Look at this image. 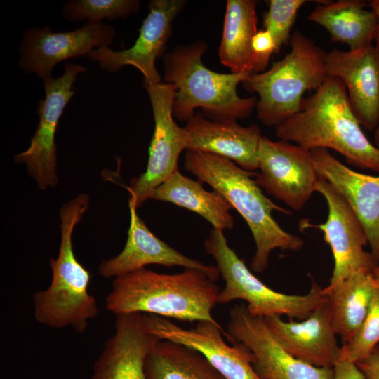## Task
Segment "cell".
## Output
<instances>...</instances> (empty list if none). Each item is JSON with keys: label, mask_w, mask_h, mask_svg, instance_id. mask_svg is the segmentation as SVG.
<instances>
[{"label": "cell", "mask_w": 379, "mask_h": 379, "mask_svg": "<svg viewBox=\"0 0 379 379\" xmlns=\"http://www.w3.org/2000/svg\"><path fill=\"white\" fill-rule=\"evenodd\" d=\"M275 128V135L312 150L333 149L347 162L379 172V149L364 133L352 109L344 84L327 76L300 110Z\"/></svg>", "instance_id": "1"}, {"label": "cell", "mask_w": 379, "mask_h": 379, "mask_svg": "<svg viewBox=\"0 0 379 379\" xmlns=\"http://www.w3.org/2000/svg\"><path fill=\"white\" fill-rule=\"evenodd\" d=\"M185 168L201 183H207L220 193L243 217L255 243V253L251 262L258 273L267 267L270 254L274 249L296 251L303 240L282 229L272 217L274 211L286 214L291 212L268 199L260 190L255 173L243 169L232 161L211 153L187 150Z\"/></svg>", "instance_id": "2"}, {"label": "cell", "mask_w": 379, "mask_h": 379, "mask_svg": "<svg viewBox=\"0 0 379 379\" xmlns=\"http://www.w3.org/2000/svg\"><path fill=\"white\" fill-rule=\"evenodd\" d=\"M220 288L199 270L161 274L145 267L114 279L106 307L115 316L154 314L181 321H216L212 310Z\"/></svg>", "instance_id": "3"}, {"label": "cell", "mask_w": 379, "mask_h": 379, "mask_svg": "<svg viewBox=\"0 0 379 379\" xmlns=\"http://www.w3.org/2000/svg\"><path fill=\"white\" fill-rule=\"evenodd\" d=\"M206 50V44L199 41L178 46L164 57V79L176 88L173 115L187 121L200 107L213 121L250 116L258 99L239 97L237 88L251 74H221L209 69L201 60Z\"/></svg>", "instance_id": "4"}, {"label": "cell", "mask_w": 379, "mask_h": 379, "mask_svg": "<svg viewBox=\"0 0 379 379\" xmlns=\"http://www.w3.org/2000/svg\"><path fill=\"white\" fill-rule=\"evenodd\" d=\"M88 206V199L79 195L61 207L59 253L57 258L49 260L51 282L33 295L37 322L56 329L72 327L80 334L98 314L96 300L88 292L91 274L77 260L72 244L74 227Z\"/></svg>", "instance_id": "5"}, {"label": "cell", "mask_w": 379, "mask_h": 379, "mask_svg": "<svg viewBox=\"0 0 379 379\" xmlns=\"http://www.w3.org/2000/svg\"><path fill=\"white\" fill-rule=\"evenodd\" d=\"M290 45L284 58L242 82L246 91L258 95V118L267 126L276 127L297 114L304 93L316 91L327 77L326 53L312 39L297 30Z\"/></svg>", "instance_id": "6"}, {"label": "cell", "mask_w": 379, "mask_h": 379, "mask_svg": "<svg viewBox=\"0 0 379 379\" xmlns=\"http://www.w3.org/2000/svg\"><path fill=\"white\" fill-rule=\"evenodd\" d=\"M204 246L205 251L215 260L225 282V288L218 293V304L240 299L247 302V310L254 316L265 318L286 315L291 319L303 320L327 300L323 288L314 281L304 295H287L271 289L251 273L229 246L223 231L213 228Z\"/></svg>", "instance_id": "7"}, {"label": "cell", "mask_w": 379, "mask_h": 379, "mask_svg": "<svg viewBox=\"0 0 379 379\" xmlns=\"http://www.w3.org/2000/svg\"><path fill=\"white\" fill-rule=\"evenodd\" d=\"M143 84L152 108L154 130L146 170L133 178L127 187L128 202L137 209L151 199L157 187L178 170L180 154L186 149L184 129L173 118L175 86L166 82Z\"/></svg>", "instance_id": "8"}, {"label": "cell", "mask_w": 379, "mask_h": 379, "mask_svg": "<svg viewBox=\"0 0 379 379\" xmlns=\"http://www.w3.org/2000/svg\"><path fill=\"white\" fill-rule=\"evenodd\" d=\"M258 161L257 184L293 210H301L315 192L319 178L311 150L262 136Z\"/></svg>", "instance_id": "9"}, {"label": "cell", "mask_w": 379, "mask_h": 379, "mask_svg": "<svg viewBox=\"0 0 379 379\" xmlns=\"http://www.w3.org/2000/svg\"><path fill=\"white\" fill-rule=\"evenodd\" d=\"M86 69L79 65L67 63L63 74L58 78L44 80L45 98L37 108L39 121L29 147L14 156V160L25 164L29 174L41 190L58 183L55 132L62 112L74 94L73 84L78 74Z\"/></svg>", "instance_id": "10"}, {"label": "cell", "mask_w": 379, "mask_h": 379, "mask_svg": "<svg viewBox=\"0 0 379 379\" xmlns=\"http://www.w3.org/2000/svg\"><path fill=\"white\" fill-rule=\"evenodd\" d=\"M226 336L245 345L253 354V367L261 379H334V368L312 366L299 360L274 338L264 318L251 314L246 305L229 312Z\"/></svg>", "instance_id": "11"}, {"label": "cell", "mask_w": 379, "mask_h": 379, "mask_svg": "<svg viewBox=\"0 0 379 379\" xmlns=\"http://www.w3.org/2000/svg\"><path fill=\"white\" fill-rule=\"evenodd\" d=\"M146 328L161 340H167L201 354L225 379H261L253 367L255 357L243 343L228 345L217 321H200L192 328H182L167 318L143 314Z\"/></svg>", "instance_id": "12"}, {"label": "cell", "mask_w": 379, "mask_h": 379, "mask_svg": "<svg viewBox=\"0 0 379 379\" xmlns=\"http://www.w3.org/2000/svg\"><path fill=\"white\" fill-rule=\"evenodd\" d=\"M115 30L106 23H87L70 32H53L49 27L25 32L19 51V66L45 80L55 66L65 60L88 55L95 49L109 46Z\"/></svg>", "instance_id": "13"}, {"label": "cell", "mask_w": 379, "mask_h": 379, "mask_svg": "<svg viewBox=\"0 0 379 379\" xmlns=\"http://www.w3.org/2000/svg\"><path fill=\"white\" fill-rule=\"evenodd\" d=\"M315 192L326 199L328 208L325 223L312 225L323 231L333 253L334 269L328 286H335L357 270L373 272L378 262L371 252L364 251L368 244L366 233L348 203L319 175Z\"/></svg>", "instance_id": "14"}, {"label": "cell", "mask_w": 379, "mask_h": 379, "mask_svg": "<svg viewBox=\"0 0 379 379\" xmlns=\"http://www.w3.org/2000/svg\"><path fill=\"white\" fill-rule=\"evenodd\" d=\"M182 0H152L149 13L143 20L139 36L129 48L114 51L108 46L93 49L88 55L98 61L108 72H116L126 65L138 69L144 77V83H161L155 62L162 55L171 36L172 22L182 10Z\"/></svg>", "instance_id": "15"}, {"label": "cell", "mask_w": 379, "mask_h": 379, "mask_svg": "<svg viewBox=\"0 0 379 379\" xmlns=\"http://www.w3.org/2000/svg\"><path fill=\"white\" fill-rule=\"evenodd\" d=\"M327 76L345 85L349 100L361 126L368 131L379 126V48L373 44L347 51L326 53Z\"/></svg>", "instance_id": "16"}, {"label": "cell", "mask_w": 379, "mask_h": 379, "mask_svg": "<svg viewBox=\"0 0 379 379\" xmlns=\"http://www.w3.org/2000/svg\"><path fill=\"white\" fill-rule=\"evenodd\" d=\"M128 208L130 224L124 248L117 255L101 262L98 266L100 275L106 279L116 278L147 265H161L199 270L215 282L219 279L220 274L216 265H206L174 249L148 229L133 204L128 202Z\"/></svg>", "instance_id": "17"}, {"label": "cell", "mask_w": 379, "mask_h": 379, "mask_svg": "<svg viewBox=\"0 0 379 379\" xmlns=\"http://www.w3.org/2000/svg\"><path fill=\"white\" fill-rule=\"evenodd\" d=\"M114 331L94 364L91 379H147L146 359L161 339L147 331L143 313L117 315Z\"/></svg>", "instance_id": "18"}, {"label": "cell", "mask_w": 379, "mask_h": 379, "mask_svg": "<svg viewBox=\"0 0 379 379\" xmlns=\"http://www.w3.org/2000/svg\"><path fill=\"white\" fill-rule=\"evenodd\" d=\"M264 319L274 338L295 358L316 367L335 366L340 347L327 300L301 321H284L279 316Z\"/></svg>", "instance_id": "19"}, {"label": "cell", "mask_w": 379, "mask_h": 379, "mask_svg": "<svg viewBox=\"0 0 379 379\" xmlns=\"http://www.w3.org/2000/svg\"><path fill=\"white\" fill-rule=\"evenodd\" d=\"M314 168L340 194L363 225L371 253L379 262V176L356 172L327 149L311 150Z\"/></svg>", "instance_id": "20"}, {"label": "cell", "mask_w": 379, "mask_h": 379, "mask_svg": "<svg viewBox=\"0 0 379 379\" xmlns=\"http://www.w3.org/2000/svg\"><path fill=\"white\" fill-rule=\"evenodd\" d=\"M183 129L187 150L225 157L248 171L258 168V152L262 135L258 125L244 127L236 120L209 121L198 112Z\"/></svg>", "instance_id": "21"}, {"label": "cell", "mask_w": 379, "mask_h": 379, "mask_svg": "<svg viewBox=\"0 0 379 379\" xmlns=\"http://www.w3.org/2000/svg\"><path fill=\"white\" fill-rule=\"evenodd\" d=\"M366 6L361 0L328 1L317 6L307 19L326 29L332 41L356 50L372 44L377 36L378 17Z\"/></svg>", "instance_id": "22"}, {"label": "cell", "mask_w": 379, "mask_h": 379, "mask_svg": "<svg viewBox=\"0 0 379 379\" xmlns=\"http://www.w3.org/2000/svg\"><path fill=\"white\" fill-rule=\"evenodd\" d=\"M378 288L373 272L360 270L335 286L323 288L333 328L344 344L354 337L362 324Z\"/></svg>", "instance_id": "23"}, {"label": "cell", "mask_w": 379, "mask_h": 379, "mask_svg": "<svg viewBox=\"0 0 379 379\" xmlns=\"http://www.w3.org/2000/svg\"><path fill=\"white\" fill-rule=\"evenodd\" d=\"M151 199L189 209L206 219L213 229L232 230L234 219L230 204L218 192H209L199 180L182 175L179 169L154 191Z\"/></svg>", "instance_id": "24"}, {"label": "cell", "mask_w": 379, "mask_h": 379, "mask_svg": "<svg viewBox=\"0 0 379 379\" xmlns=\"http://www.w3.org/2000/svg\"><path fill=\"white\" fill-rule=\"evenodd\" d=\"M256 1L228 0L218 55L232 73H253L252 40L257 32Z\"/></svg>", "instance_id": "25"}, {"label": "cell", "mask_w": 379, "mask_h": 379, "mask_svg": "<svg viewBox=\"0 0 379 379\" xmlns=\"http://www.w3.org/2000/svg\"><path fill=\"white\" fill-rule=\"evenodd\" d=\"M147 379H225L197 351L161 340L147 357Z\"/></svg>", "instance_id": "26"}, {"label": "cell", "mask_w": 379, "mask_h": 379, "mask_svg": "<svg viewBox=\"0 0 379 379\" xmlns=\"http://www.w3.org/2000/svg\"><path fill=\"white\" fill-rule=\"evenodd\" d=\"M138 0H71L62 8L64 18L70 22L87 20L88 23H101L102 20L124 18L138 11Z\"/></svg>", "instance_id": "27"}, {"label": "cell", "mask_w": 379, "mask_h": 379, "mask_svg": "<svg viewBox=\"0 0 379 379\" xmlns=\"http://www.w3.org/2000/svg\"><path fill=\"white\" fill-rule=\"evenodd\" d=\"M379 342V287L367 315L354 337L340 350L339 359L355 364L367 357Z\"/></svg>", "instance_id": "28"}, {"label": "cell", "mask_w": 379, "mask_h": 379, "mask_svg": "<svg viewBox=\"0 0 379 379\" xmlns=\"http://www.w3.org/2000/svg\"><path fill=\"white\" fill-rule=\"evenodd\" d=\"M307 0H270L263 16L264 29L269 31L276 44L277 52L290 41L291 32L300 8Z\"/></svg>", "instance_id": "29"}, {"label": "cell", "mask_w": 379, "mask_h": 379, "mask_svg": "<svg viewBox=\"0 0 379 379\" xmlns=\"http://www.w3.org/2000/svg\"><path fill=\"white\" fill-rule=\"evenodd\" d=\"M254 55L253 73L266 70L271 55L277 53L276 44L271 33L267 29L258 30L252 40Z\"/></svg>", "instance_id": "30"}, {"label": "cell", "mask_w": 379, "mask_h": 379, "mask_svg": "<svg viewBox=\"0 0 379 379\" xmlns=\"http://www.w3.org/2000/svg\"><path fill=\"white\" fill-rule=\"evenodd\" d=\"M334 368V379H366L357 364L347 359H339Z\"/></svg>", "instance_id": "31"}, {"label": "cell", "mask_w": 379, "mask_h": 379, "mask_svg": "<svg viewBox=\"0 0 379 379\" xmlns=\"http://www.w3.org/2000/svg\"><path fill=\"white\" fill-rule=\"evenodd\" d=\"M366 379H379V345L371 354L356 364Z\"/></svg>", "instance_id": "32"}, {"label": "cell", "mask_w": 379, "mask_h": 379, "mask_svg": "<svg viewBox=\"0 0 379 379\" xmlns=\"http://www.w3.org/2000/svg\"><path fill=\"white\" fill-rule=\"evenodd\" d=\"M369 6H371V9H373L375 13L377 14L378 17V33L376 36V41H377V46L379 48V0H372L369 3Z\"/></svg>", "instance_id": "33"}, {"label": "cell", "mask_w": 379, "mask_h": 379, "mask_svg": "<svg viewBox=\"0 0 379 379\" xmlns=\"http://www.w3.org/2000/svg\"><path fill=\"white\" fill-rule=\"evenodd\" d=\"M373 275L379 287V262H378L377 265L373 270Z\"/></svg>", "instance_id": "34"}, {"label": "cell", "mask_w": 379, "mask_h": 379, "mask_svg": "<svg viewBox=\"0 0 379 379\" xmlns=\"http://www.w3.org/2000/svg\"><path fill=\"white\" fill-rule=\"evenodd\" d=\"M375 146L379 149V126L374 130Z\"/></svg>", "instance_id": "35"}]
</instances>
